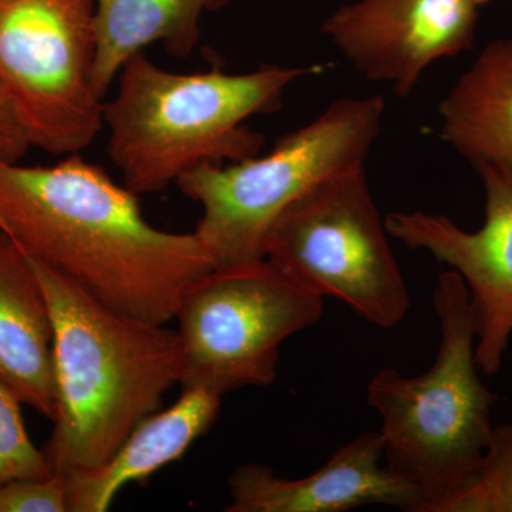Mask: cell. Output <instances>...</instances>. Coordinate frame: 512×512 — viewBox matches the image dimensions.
<instances>
[{
	"label": "cell",
	"instance_id": "6da1fadb",
	"mask_svg": "<svg viewBox=\"0 0 512 512\" xmlns=\"http://www.w3.org/2000/svg\"><path fill=\"white\" fill-rule=\"evenodd\" d=\"M0 231L101 305L153 325L174 320L217 266L197 232L154 228L138 195L80 154L49 167L0 160Z\"/></svg>",
	"mask_w": 512,
	"mask_h": 512
},
{
	"label": "cell",
	"instance_id": "7a4b0ae2",
	"mask_svg": "<svg viewBox=\"0 0 512 512\" xmlns=\"http://www.w3.org/2000/svg\"><path fill=\"white\" fill-rule=\"evenodd\" d=\"M29 259L53 325L56 413L43 453L53 474L69 476L106 463L156 412L180 383V343L175 330L111 311Z\"/></svg>",
	"mask_w": 512,
	"mask_h": 512
},
{
	"label": "cell",
	"instance_id": "3957f363",
	"mask_svg": "<svg viewBox=\"0 0 512 512\" xmlns=\"http://www.w3.org/2000/svg\"><path fill=\"white\" fill-rule=\"evenodd\" d=\"M315 72L269 64L244 74L173 73L137 53L121 67L116 97L104 103L107 154L137 195L163 191L201 164L248 160L265 140L245 121L274 113L286 89Z\"/></svg>",
	"mask_w": 512,
	"mask_h": 512
},
{
	"label": "cell",
	"instance_id": "277c9868",
	"mask_svg": "<svg viewBox=\"0 0 512 512\" xmlns=\"http://www.w3.org/2000/svg\"><path fill=\"white\" fill-rule=\"evenodd\" d=\"M433 302L441 329L433 366L416 377L379 370L366 390L382 416L384 464L419 488L420 512H437L474 476L498 400L478 375L473 306L456 271L440 274Z\"/></svg>",
	"mask_w": 512,
	"mask_h": 512
},
{
	"label": "cell",
	"instance_id": "5b68a950",
	"mask_svg": "<svg viewBox=\"0 0 512 512\" xmlns=\"http://www.w3.org/2000/svg\"><path fill=\"white\" fill-rule=\"evenodd\" d=\"M383 113L382 97L338 100L264 156L201 164L181 175L175 185L201 205L195 232L217 266L264 259L269 229L289 205L323 181L365 167Z\"/></svg>",
	"mask_w": 512,
	"mask_h": 512
},
{
	"label": "cell",
	"instance_id": "8992f818",
	"mask_svg": "<svg viewBox=\"0 0 512 512\" xmlns=\"http://www.w3.org/2000/svg\"><path fill=\"white\" fill-rule=\"evenodd\" d=\"M323 311L322 296L266 258L215 266L191 284L175 315L181 386L222 397L274 383L282 343Z\"/></svg>",
	"mask_w": 512,
	"mask_h": 512
},
{
	"label": "cell",
	"instance_id": "52a82bcc",
	"mask_svg": "<svg viewBox=\"0 0 512 512\" xmlns=\"http://www.w3.org/2000/svg\"><path fill=\"white\" fill-rule=\"evenodd\" d=\"M265 258L379 328L402 323L412 305L365 167L335 175L289 205L269 229Z\"/></svg>",
	"mask_w": 512,
	"mask_h": 512
},
{
	"label": "cell",
	"instance_id": "ba28073f",
	"mask_svg": "<svg viewBox=\"0 0 512 512\" xmlns=\"http://www.w3.org/2000/svg\"><path fill=\"white\" fill-rule=\"evenodd\" d=\"M93 0H0V99L30 147L80 154L104 127Z\"/></svg>",
	"mask_w": 512,
	"mask_h": 512
},
{
	"label": "cell",
	"instance_id": "9c48e42d",
	"mask_svg": "<svg viewBox=\"0 0 512 512\" xmlns=\"http://www.w3.org/2000/svg\"><path fill=\"white\" fill-rule=\"evenodd\" d=\"M476 170L485 191V220L477 231L423 211L392 212L384 227L463 278L476 322L478 369L491 376L500 372L512 336V175L491 164Z\"/></svg>",
	"mask_w": 512,
	"mask_h": 512
},
{
	"label": "cell",
	"instance_id": "30bf717a",
	"mask_svg": "<svg viewBox=\"0 0 512 512\" xmlns=\"http://www.w3.org/2000/svg\"><path fill=\"white\" fill-rule=\"evenodd\" d=\"M478 8L476 0H359L330 15L322 33L356 72L404 97L427 67L473 45Z\"/></svg>",
	"mask_w": 512,
	"mask_h": 512
},
{
	"label": "cell",
	"instance_id": "8fae6325",
	"mask_svg": "<svg viewBox=\"0 0 512 512\" xmlns=\"http://www.w3.org/2000/svg\"><path fill=\"white\" fill-rule=\"evenodd\" d=\"M382 434L369 431L339 447L315 473L288 480L264 464L247 463L229 477L227 512H345L387 505L420 512L419 488L383 463Z\"/></svg>",
	"mask_w": 512,
	"mask_h": 512
},
{
	"label": "cell",
	"instance_id": "7c38bea8",
	"mask_svg": "<svg viewBox=\"0 0 512 512\" xmlns=\"http://www.w3.org/2000/svg\"><path fill=\"white\" fill-rule=\"evenodd\" d=\"M220 407L218 394L198 387L183 389L170 409L141 420L106 463L63 476L69 512L109 510L121 488L146 483L161 468L180 460L208 433Z\"/></svg>",
	"mask_w": 512,
	"mask_h": 512
},
{
	"label": "cell",
	"instance_id": "4fadbf2b",
	"mask_svg": "<svg viewBox=\"0 0 512 512\" xmlns=\"http://www.w3.org/2000/svg\"><path fill=\"white\" fill-rule=\"evenodd\" d=\"M0 380L53 420L56 377L49 306L28 255L0 235Z\"/></svg>",
	"mask_w": 512,
	"mask_h": 512
},
{
	"label": "cell",
	"instance_id": "5bb4252c",
	"mask_svg": "<svg viewBox=\"0 0 512 512\" xmlns=\"http://www.w3.org/2000/svg\"><path fill=\"white\" fill-rule=\"evenodd\" d=\"M440 136L474 167L512 175V40H495L440 106Z\"/></svg>",
	"mask_w": 512,
	"mask_h": 512
},
{
	"label": "cell",
	"instance_id": "9a60e30c",
	"mask_svg": "<svg viewBox=\"0 0 512 512\" xmlns=\"http://www.w3.org/2000/svg\"><path fill=\"white\" fill-rule=\"evenodd\" d=\"M97 32L94 89L103 99L121 67L153 43L187 57L200 42L204 13L218 12L232 0H93Z\"/></svg>",
	"mask_w": 512,
	"mask_h": 512
},
{
	"label": "cell",
	"instance_id": "2e32d148",
	"mask_svg": "<svg viewBox=\"0 0 512 512\" xmlns=\"http://www.w3.org/2000/svg\"><path fill=\"white\" fill-rule=\"evenodd\" d=\"M437 512H512V423L494 426L476 473Z\"/></svg>",
	"mask_w": 512,
	"mask_h": 512
},
{
	"label": "cell",
	"instance_id": "e0dca14e",
	"mask_svg": "<svg viewBox=\"0 0 512 512\" xmlns=\"http://www.w3.org/2000/svg\"><path fill=\"white\" fill-rule=\"evenodd\" d=\"M20 399L0 380V487L25 478L53 476L52 467L30 440Z\"/></svg>",
	"mask_w": 512,
	"mask_h": 512
},
{
	"label": "cell",
	"instance_id": "ac0fdd59",
	"mask_svg": "<svg viewBox=\"0 0 512 512\" xmlns=\"http://www.w3.org/2000/svg\"><path fill=\"white\" fill-rule=\"evenodd\" d=\"M0 512H69L66 480L53 474L10 481L0 487Z\"/></svg>",
	"mask_w": 512,
	"mask_h": 512
},
{
	"label": "cell",
	"instance_id": "d6986e66",
	"mask_svg": "<svg viewBox=\"0 0 512 512\" xmlns=\"http://www.w3.org/2000/svg\"><path fill=\"white\" fill-rule=\"evenodd\" d=\"M30 144L12 111L0 99V160L16 163L28 153Z\"/></svg>",
	"mask_w": 512,
	"mask_h": 512
},
{
	"label": "cell",
	"instance_id": "ffe728a7",
	"mask_svg": "<svg viewBox=\"0 0 512 512\" xmlns=\"http://www.w3.org/2000/svg\"><path fill=\"white\" fill-rule=\"evenodd\" d=\"M487 2H488V0H476V3H477L478 6H483Z\"/></svg>",
	"mask_w": 512,
	"mask_h": 512
},
{
	"label": "cell",
	"instance_id": "44dd1931",
	"mask_svg": "<svg viewBox=\"0 0 512 512\" xmlns=\"http://www.w3.org/2000/svg\"><path fill=\"white\" fill-rule=\"evenodd\" d=\"M0 235H2V231H0Z\"/></svg>",
	"mask_w": 512,
	"mask_h": 512
}]
</instances>
